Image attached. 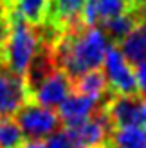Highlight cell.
Returning a JSON list of instances; mask_svg holds the SVG:
<instances>
[{"label":"cell","instance_id":"cell-1","mask_svg":"<svg viewBox=\"0 0 146 148\" xmlns=\"http://www.w3.org/2000/svg\"><path fill=\"white\" fill-rule=\"evenodd\" d=\"M49 49L56 67L72 81L103 63L108 38L96 25H83L79 29L63 31Z\"/></svg>","mask_w":146,"mask_h":148},{"label":"cell","instance_id":"cell-2","mask_svg":"<svg viewBox=\"0 0 146 148\" xmlns=\"http://www.w3.org/2000/svg\"><path fill=\"white\" fill-rule=\"evenodd\" d=\"M42 47L40 29L24 20L11 18L9 34L0 49V65L14 74L25 76L34 54Z\"/></svg>","mask_w":146,"mask_h":148},{"label":"cell","instance_id":"cell-3","mask_svg":"<svg viewBox=\"0 0 146 148\" xmlns=\"http://www.w3.org/2000/svg\"><path fill=\"white\" fill-rule=\"evenodd\" d=\"M14 121L18 123L25 139H36V141H45L49 136L60 130L61 125L56 110L42 107L34 101H27L14 114Z\"/></svg>","mask_w":146,"mask_h":148},{"label":"cell","instance_id":"cell-4","mask_svg":"<svg viewBox=\"0 0 146 148\" xmlns=\"http://www.w3.org/2000/svg\"><path fill=\"white\" fill-rule=\"evenodd\" d=\"M103 108L114 128L146 127V99L141 94H110L103 101Z\"/></svg>","mask_w":146,"mask_h":148},{"label":"cell","instance_id":"cell-5","mask_svg":"<svg viewBox=\"0 0 146 148\" xmlns=\"http://www.w3.org/2000/svg\"><path fill=\"white\" fill-rule=\"evenodd\" d=\"M114 125L110 117L106 116L103 105L94 112L89 119L76 127H69L67 134L74 146H85V148H105L110 145V136H112Z\"/></svg>","mask_w":146,"mask_h":148},{"label":"cell","instance_id":"cell-6","mask_svg":"<svg viewBox=\"0 0 146 148\" xmlns=\"http://www.w3.org/2000/svg\"><path fill=\"white\" fill-rule=\"evenodd\" d=\"M103 65H105V78L108 83V90L112 94H139L135 72L115 43L108 45Z\"/></svg>","mask_w":146,"mask_h":148},{"label":"cell","instance_id":"cell-7","mask_svg":"<svg viewBox=\"0 0 146 148\" xmlns=\"http://www.w3.org/2000/svg\"><path fill=\"white\" fill-rule=\"evenodd\" d=\"M27 101L31 98L25 78L0 65V117H13Z\"/></svg>","mask_w":146,"mask_h":148},{"label":"cell","instance_id":"cell-8","mask_svg":"<svg viewBox=\"0 0 146 148\" xmlns=\"http://www.w3.org/2000/svg\"><path fill=\"white\" fill-rule=\"evenodd\" d=\"M72 92V81L61 69L50 71L45 78H42L31 90V101L38 103L42 107H58L60 103Z\"/></svg>","mask_w":146,"mask_h":148},{"label":"cell","instance_id":"cell-9","mask_svg":"<svg viewBox=\"0 0 146 148\" xmlns=\"http://www.w3.org/2000/svg\"><path fill=\"white\" fill-rule=\"evenodd\" d=\"M87 0H50L49 16L45 24L53 25L60 33L79 29L85 25L83 22V7Z\"/></svg>","mask_w":146,"mask_h":148},{"label":"cell","instance_id":"cell-10","mask_svg":"<svg viewBox=\"0 0 146 148\" xmlns=\"http://www.w3.org/2000/svg\"><path fill=\"white\" fill-rule=\"evenodd\" d=\"M101 105H103V101H98L94 98H89V96H83L78 92H70L58 105L56 114L60 117V123L65 125V128H69L89 119Z\"/></svg>","mask_w":146,"mask_h":148},{"label":"cell","instance_id":"cell-11","mask_svg":"<svg viewBox=\"0 0 146 148\" xmlns=\"http://www.w3.org/2000/svg\"><path fill=\"white\" fill-rule=\"evenodd\" d=\"M4 4L9 18H18L38 27L47 22L50 0H4Z\"/></svg>","mask_w":146,"mask_h":148},{"label":"cell","instance_id":"cell-12","mask_svg":"<svg viewBox=\"0 0 146 148\" xmlns=\"http://www.w3.org/2000/svg\"><path fill=\"white\" fill-rule=\"evenodd\" d=\"M128 9V0H87L83 7V22L85 25H98L103 20L117 16Z\"/></svg>","mask_w":146,"mask_h":148},{"label":"cell","instance_id":"cell-13","mask_svg":"<svg viewBox=\"0 0 146 148\" xmlns=\"http://www.w3.org/2000/svg\"><path fill=\"white\" fill-rule=\"evenodd\" d=\"M72 92L89 96V98H94L98 101H105L112 92L108 90V83L105 78L103 71L92 69L89 72L81 74L79 78L72 79Z\"/></svg>","mask_w":146,"mask_h":148},{"label":"cell","instance_id":"cell-14","mask_svg":"<svg viewBox=\"0 0 146 148\" xmlns=\"http://www.w3.org/2000/svg\"><path fill=\"white\" fill-rule=\"evenodd\" d=\"M117 47L121 49L123 56L126 58V62L132 65V67L146 62V24L139 22V24L117 43Z\"/></svg>","mask_w":146,"mask_h":148},{"label":"cell","instance_id":"cell-15","mask_svg":"<svg viewBox=\"0 0 146 148\" xmlns=\"http://www.w3.org/2000/svg\"><path fill=\"white\" fill-rule=\"evenodd\" d=\"M139 24V20H137V14L134 9H128L125 13L117 14V16H112L108 20H103L101 22V25H103V29L101 31L105 33V36L108 40H112L115 45L125 38V36L132 31V29Z\"/></svg>","mask_w":146,"mask_h":148},{"label":"cell","instance_id":"cell-16","mask_svg":"<svg viewBox=\"0 0 146 148\" xmlns=\"http://www.w3.org/2000/svg\"><path fill=\"white\" fill-rule=\"evenodd\" d=\"M112 148H146V127H119L112 130Z\"/></svg>","mask_w":146,"mask_h":148},{"label":"cell","instance_id":"cell-17","mask_svg":"<svg viewBox=\"0 0 146 148\" xmlns=\"http://www.w3.org/2000/svg\"><path fill=\"white\" fill-rule=\"evenodd\" d=\"M25 136L14 117H0V148H22Z\"/></svg>","mask_w":146,"mask_h":148},{"label":"cell","instance_id":"cell-18","mask_svg":"<svg viewBox=\"0 0 146 148\" xmlns=\"http://www.w3.org/2000/svg\"><path fill=\"white\" fill-rule=\"evenodd\" d=\"M43 148H74V145H72V141H70V137H69L67 132L58 130V132H54L53 136H49L45 139Z\"/></svg>","mask_w":146,"mask_h":148},{"label":"cell","instance_id":"cell-19","mask_svg":"<svg viewBox=\"0 0 146 148\" xmlns=\"http://www.w3.org/2000/svg\"><path fill=\"white\" fill-rule=\"evenodd\" d=\"M9 29H11L9 13H7V7L4 4V0H0V49H2L7 34H9Z\"/></svg>","mask_w":146,"mask_h":148},{"label":"cell","instance_id":"cell-20","mask_svg":"<svg viewBox=\"0 0 146 148\" xmlns=\"http://www.w3.org/2000/svg\"><path fill=\"white\" fill-rule=\"evenodd\" d=\"M135 81H137V88L139 92L146 94V62L135 65Z\"/></svg>","mask_w":146,"mask_h":148},{"label":"cell","instance_id":"cell-21","mask_svg":"<svg viewBox=\"0 0 146 148\" xmlns=\"http://www.w3.org/2000/svg\"><path fill=\"white\" fill-rule=\"evenodd\" d=\"M134 11L137 14V20L143 22V24H146V0H141V2L134 7Z\"/></svg>","mask_w":146,"mask_h":148},{"label":"cell","instance_id":"cell-22","mask_svg":"<svg viewBox=\"0 0 146 148\" xmlns=\"http://www.w3.org/2000/svg\"><path fill=\"white\" fill-rule=\"evenodd\" d=\"M22 148H43V141H36V139H25Z\"/></svg>","mask_w":146,"mask_h":148},{"label":"cell","instance_id":"cell-23","mask_svg":"<svg viewBox=\"0 0 146 148\" xmlns=\"http://www.w3.org/2000/svg\"><path fill=\"white\" fill-rule=\"evenodd\" d=\"M141 2V0H128V4H130V9H134V7L137 5V4H139Z\"/></svg>","mask_w":146,"mask_h":148},{"label":"cell","instance_id":"cell-24","mask_svg":"<svg viewBox=\"0 0 146 148\" xmlns=\"http://www.w3.org/2000/svg\"><path fill=\"white\" fill-rule=\"evenodd\" d=\"M105 148H112V146H110V145H106V146H105Z\"/></svg>","mask_w":146,"mask_h":148},{"label":"cell","instance_id":"cell-25","mask_svg":"<svg viewBox=\"0 0 146 148\" xmlns=\"http://www.w3.org/2000/svg\"><path fill=\"white\" fill-rule=\"evenodd\" d=\"M74 148H85V146H74Z\"/></svg>","mask_w":146,"mask_h":148},{"label":"cell","instance_id":"cell-26","mask_svg":"<svg viewBox=\"0 0 146 148\" xmlns=\"http://www.w3.org/2000/svg\"><path fill=\"white\" fill-rule=\"evenodd\" d=\"M144 96H146V94H144ZM144 99H146V98H144Z\"/></svg>","mask_w":146,"mask_h":148}]
</instances>
